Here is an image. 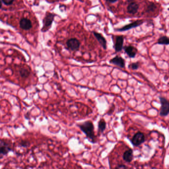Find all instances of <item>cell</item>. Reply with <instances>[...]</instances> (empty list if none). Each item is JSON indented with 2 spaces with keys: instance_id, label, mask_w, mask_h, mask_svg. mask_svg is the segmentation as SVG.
<instances>
[{
  "instance_id": "cell-1",
  "label": "cell",
  "mask_w": 169,
  "mask_h": 169,
  "mask_svg": "<svg viewBox=\"0 0 169 169\" xmlns=\"http://www.w3.org/2000/svg\"><path fill=\"white\" fill-rule=\"evenodd\" d=\"M81 131L85 133L87 138H88L92 142H95V135L94 133V127L91 121L88 120L77 125Z\"/></svg>"
},
{
  "instance_id": "cell-2",
  "label": "cell",
  "mask_w": 169,
  "mask_h": 169,
  "mask_svg": "<svg viewBox=\"0 0 169 169\" xmlns=\"http://www.w3.org/2000/svg\"><path fill=\"white\" fill-rule=\"evenodd\" d=\"M160 101L161 107L160 111V116L161 117H166L168 116L169 113V103L168 100L166 98L160 96L159 97Z\"/></svg>"
},
{
  "instance_id": "cell-3",
  "label": "cell",
  "mask_w": 169,
  "mask_h": 169,
  "mask_svg": "<svg viewBox=\"0 0 169 169\" xmlns=\"http://www.w3.org/2000/svg\"><path fill=\"white\" fill-rule=\"evenodd\" d=\"M81 43L77 38H71L66 43L67 48L72 52H77L79 50Z\"/></svg>"
},
{
  "instance_id": "cell-4",
  "label": "cell",
  "mask_w": 169,
  "mask_h": 169,
  "mask_svg": "<svg viewBox=\"0 0 169 169\" xmlns=\"http://www.w3.org/2000/svg\"><path fill=\"white\" fill-rule=\"evenodd\" d=\"M145 141L144 134L141 132L136 133L132 138L131 142L135 146H139Z\"/></svg>"
},
{
  "instance_id": "cell-5",
  "label": "cell",
  "mask_w": 169,
  "mask_h": 169,
  "mask_svg": "<svg viewBox=\"0 0 169 169\" xmlns=\"http://www.w3.org/2000/svg\"><path fill=\"white\" fill-rule=\"evenodd\" d=\"M109 62L121 68H124L126 66V62L124 59L118 55H117L115 57L112 59Z\"/></svg>"
},
{
  "instance_id": "cell-6",
  "label": "cell",
  "mask_w": 169,
  "mask_h": 169,
  "mask_svg": "<svg viewBox=\"0 0 169 169\" xmlns=\"http://www.w3.org/2000/svg\"><path fill=\"white\" fill-rule=\"evenodd\" d=\"M12 150V148L6 142H0V159L3 158L4 156L7 155Z\"/></svg>"
},
{
  "instance_id": "cell-7",
  "label": "cell",
  "mask_w": 169,
  "mask_h": 169,
  "mask_svg": "<svg viewBox=\"0 0 169 169\" xmlns=\"http://www.w3.org/2000/svg\"><path fill=\"white\" fill-rule=\"evenodd\" d=\"M124 42V36H121V35L116 36V40H115L114 46L115 50L116 53H119L122 50L123 47H124L123 46Z\"/></svg>"
},
{
  "instance_id": "cell-8",
  "label": "cell",
  "mask_w": 169,
  "mask_h": 169,
  "mask_svg": "<svg viewBox=\"0 0 169 169\" xmlns=\"http://www.w3.org/2000/svg\"><path fill=\"white\" fill-rule=\"evenodd\" d=\"M123 49H124V50L128 56L131 59L135 58L138 53L137 49L134 46H130V45L123 47Z\"/></svg>"
},
{
  "instance_id": "cell-9",
  "label": "cell",
  "mask_w": 169,
  "mask_h": 169,
  "mask_svg": "<svg viewBox=\"0 0 169 169\" xmlns=\"http://www.w3.org/2000/svg\"><path fill=\"white\" fill-rule=\"evenodd\" d=\"M20 27L25 31L29 30L32 27V23L29 19L24 17L21 19L19 21Z\"/></svg>"
},
{
  "instance_id": "cell-10",
  "label": "cell",
  "mask_w": 169,
  "mask_h": 169,
  "mask_svg": "<svg viewBox=\"0 0 169 169\" xmlns=\"http://www.w3.org/2000/svg\"><path fill=\"white\" fill-rule=\"evenodd\" d=\"M143 23V21L141 20H137L133 22V23L129 24L127 25L124 26L121 28L117 29L116 31L119 32L126 31L127 30H130L133 28L136 27L137 26H140V25H141Z\"/></svg>"
},
{
  "instance_id": "cell-11",
  "label": "cell",
  "mask_w": 169,
  "mask_h": 169,
  "mask_svg": "<svg viewBox=\"0 0 169 169\" xmlns=\"http://www.w3.org/2000/svg\"><path fill=\"white\" fill-rule=\"evenodd\" d=\"M93 33L103 49L106 50L107 48V41L105 38L100 33H98L96 32H93Z\"/></svg>"
},
{
  "instance_id": "cell-12",
  "label": "cell",
  "mask_w": 169,
  "mask_h": 169,
  "mask_svg": "<svg viewBox=\"0 0 169 169\" xmlns=\"http://www.w3.org/2000/svg\"><path fill=\"white\" fill-rule=\"evenodd\" d=\"M54 16H55L52 13H48L47 14L44 20V28H48L51 26L52 22L53 21Z\"/></svg>"
},
{
  "instance_id": "cell-13",
  "label": "cell",
  "mask_w": 169,
  "mask_h": 169,
  "mask_svg": "<svg viewBox=\"0 0 169 169\" xmlns=\"http://www.w3.org/2000/svg\"><path fill=\"white\" fill-rule=\"evenodd\" d=\"M133 151L132 149L126 150L123 155V159L126 162L130 163L133 160Z\"/></svg>"
},
{
  "instance_id": "cell-14",
  "label": "cell",
  "mask_w": 169,
  "mask_h": 169,
  "mask_svg": "<svg viewBox=\"0 0 169 169\" xmlns=\"http://www.w3.org/2000/svg\"><path fill=\"white\" fill-rule=\"evenodd\" d=\"M139 9V5L137 3L133 2L130 4L127 7V12L132 14H135L137 13Z\"/></svg>"
},
{
  "instance_id": "cell-15",
  "label": "cell",
  "mask_w": 169,
  "mask_h": 169,
  "mask_svg": "<svg viewBox=\"0 0 169 169\" xmlns=\"http://www.w3.org/2000/svg\"><path fill=\"white\" fill-rule=\"evenodd\" d=\"M19 73L22 77L26 78L29 77V75L31 74V72L29 69L26 68L22 67L19 70Z\"/></svg>"
},
{
  "instance_id": "cell-16",
  "label": "cell",
  "mask_w": 169,
  "mask_h": 169,
  "mask_svg": "<svg viewBox=\"0 0 169 169\" xmlns=\"http://www.w3.org/2000/svg\"><path fill=\"white\" fill-rule=\"evenodd\" d=\"M106 128V123L103 119H100L98 122V132L102 133Z\"/></svg>"
},
{
  "instance_id": "cell-17",
  "label": "cell",
  "mask_w": 169,
  "mask_h": 169,
  "mask_svg": "<svg viewBox=\"0 0 169 169\" xmlns=\"http://www.w3.org/2000/svg\"><path fill=\"white\" fill-rule=\"evenodd\" d=\"M157 44L161 45H168L169 44V38L166 36H162L159 38L158 40Z\"/></svg>"
},
{
  "instance_id": "cell-18",
  "label": "cell",
  "mask_w": 169,
  "mask_h": 169,
  "mask_svg": "<svg viewBox=\"0 0 169 169\" xmlns=\"http://www.w3.org/2000/svg\"><path fill=\"white\" fill-rule=\"evenodd\" d=\"M140 65V62H133L130 64L128 66V67L129 69H132L133 70H136L139 68Z\"/></svg>"
},
{
  "instance_id": "cell-19",
  "label": "cell",
  "mask_w": 169,
  "mask_h": 169,
  "mask_svg": "<svg viewBox=\"0 0 169 169\" xmlns=\"http://www.w3.org/2000/svg\"><path fill=\"white\" fill-rule=\"evenodd\" d=\"M156 9H157V6H156V4L154 3H151L148 6L146 9V12L149 13V12H154Z\"/></svg>"
},
{
  "instance_id": "cell-20",
  "label": "cell",
  "mask_w": 169,
  "mask_h": 169,
  "mask_svg": "<svg viewBox=\"0 0 169 169\" xmlns=\"http://www.w3.org/2000/svg\"><path fill=\"white\" fill-rule=\"evenodd\" d=\"M3 3L7 6H10L13 4L15 0H1Z\"/></svg>"
},
{
  "instance_id": "cell-21",
  "label": "cell",
  "mask_w": 169,
  "mask_h": 169,
  "mask_svg": "<svg viewBox=\"0 0 169 169\" xmlns=\"http://www.w3.org/2000/svg\"><path fill=\"white\" fill-rule=\"evenodd\" d=\"M115 169H127V168L124 164H120L117 166Z\"/></svg>"
},
{
  "instance_id": "cell-22",
  "label": "cell",
  "mask_w": 169,
  "mask_h": 169,
  "mask_svg": "<svg viewBox=\"0 0 169 169\" xmlns=\"http://www.w3.org/2000/svg\"><path fill=\"white\" fill-rule=\"evenodd\" d=\"M20 145L23 147H27L29 145V142L26 141H23L20 142Z\"/></svg>"
},
{
  "instance_id": "cell-23",
  "label": "cell",
  "mask_w": 169,
  "mask_h": 169,
  "mask_svg": "<svg viewBox=\"0 0 169 169\" xmlns=\"http://www.w3.org/2000/svg\"><path fill=\"white\" fill-rule=\"evenodd\" d=\"M106 1L111 3H114L117 1V0H106Z\"/></svg>"
},
{
  "instance_id": "cell-24",
  "label": "cell",
  "mask_w": 169,
  "mask_h": 169,
  "mask_svg": "<svg viewBox=\"0 0 169 169\" xmlns=\"http://www.w3.org/2000/svg\"><path fill=\"white\" fill-rule=\"evenodd\" d=\"M1 6H2V4H1V1H0V9L1 8Z\"/></svg>"
}]
</instances>
